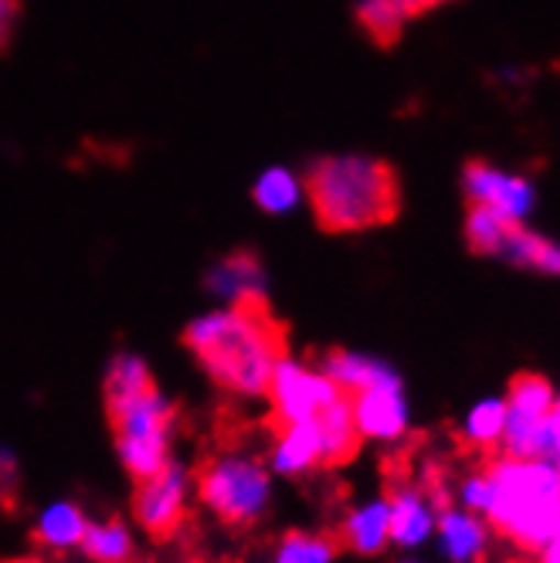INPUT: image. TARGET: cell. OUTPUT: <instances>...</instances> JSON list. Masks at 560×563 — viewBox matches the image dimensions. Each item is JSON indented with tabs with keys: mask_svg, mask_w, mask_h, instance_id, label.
<instances>
[{
	"mask_svg": "<svg viewBox=\"0 0 560 563\" xmlns=\"http://www.w3.org/2000/svg\"><path fill=\"white\" fill-rule=\"evenodd\" d=\"M557 387L534 371L516 374L506 384V428L499 452L506 459H547L553 462V434H550V411H553Z\"/></svg>",
	"mask_w": 560,
	"mask_h": 563,
	"instance_id": "obj_6",
	"label": "cell"
},
{
	"mask_svg": "<svg viewBox=\"0 0 560 563\" xmlns=\"http://www.w3.org/2000/svg\"><path fill=\"white\" fill-rule=\"evenodd\" d=\"M353 421L360 438L371 441H402L411 428V408L405 397V380H387L367 390L350 394Z\"/></svg>",
	"mask_w": 560,
	"mask_h": 563,
	"instance_id": "obj_10",
	"label": "cell"
},
{
	"mask_svg": "<svg viewBox=\"0 0 560 563\" xmlns=\"http://www.w3.org/2000/svg\"><path fill=\"white\" fill-rule=\"evenodd\" d=\"M486 522L519 553L537 556L560 527V468L547 459L493 455Z\"/></svg>",
	"mask_w": 560,
	"mask_h": 563,
	"instance_id": "obj_3",
	"label": "cell"
},
{
	"mask_svg": "<svg viewBox=\"0 0 560 563\" xmlns=\"http://www.w3.org/2000/svg\"><path fill=\"white\" fill-rule=\"evenodd\" d=\"M316 428V441H319V468H340L350 459H356L364 438L356 431L353 421V405H350V394H340L333 405H327L312 418Z\"/></svg>",
	"mask_w": 560,
	"mask_h": 563,
	"instance_id": "obj_13",
	"label": "cell"
},
{
	"mask_svg": "<svg viewBox=\"0 0 560 563\" xmlns=\"http://www.w3.org/2000/svg\"><path fill=\"white\" fill-rule=\"evenodd\" d=\"M516 224L506 221L503 214L490 211V208H479V205H469V214H465V245L475 252V255H486V258H496L506 234L513 231Z\"/></svg>",
	"mask_w": 560,
	"mask_h": 563,
	"instance_id": "obj_23",
	"label": "cell"
},
{
	"mask_svg": "<svg viewBox=\"0 0 560 563\" xmlns=\"http://www.w3.org/2000/svg\"><path fill=\"white\" fill-rule=\"evenodd\" d=\"M387 516H391V543L402 550H418L431 543L438 509L428 493L411 478H391L387 482Z\"/></svg>",
	"mask_w": 560,
	"mask_h": 563,
	"instance_id": "obj_11",
	"label": "cell"
},
{
	"mask_svg": "<svg viewBox=\"0 0 560 563\" xmlns=\"http://www.w3.org/2000/svg\"><path fill=\"white\" fill-rule=\"evenodd\" d=\"M112 434H116V449L123 459L127 472L143 482L156 475L171 462V428H174V405L160 394L156 387L146 390L143 397L130 400V405L106 411Z\"/></svg>",
	"mask_w": 560,
	"mask_h": 563,
	"instance_id": "obj_4",
	"label": "cell"
},
{
	"mask_svg": "<svg viewBox=\"0 0 560 563\" xmlns=\"http://www.w3.org/2000/svg\"><path fill=\"white\" fill-rule=\"evenodd\" d=\"M303 194L327 234H356L391 224L402 214V180L377 156H323L303 174Z\"/></svg>",
	"mask_w": 560,
	"mask_h": 563,
	"instance_id": "obj_2",
	"label": "cell"
},
{
	"mask_svg": "<svg viewBox=\"0 0 560 563\" xmlns=\"http://www.w3.org/2000/svg\"><path fill=\"white\" fill-rule=\"evenodd\" d=\"M394 4L402 8V14L411 21V18H421V14H428V11H435V8L449 4V0H394Z\"/></svg>",
	"mask_w": 560,
	"mask_h": 563,
	"instance_id": "obj_29",
	"label": "cell"
},
{
	"mask_svg": "<svg viewBox=\"0 0 560 563\" xmlns=\"http://www.w3.org/2000/svg\"><path fill=\"white\" fill-rule=\"evenodd\" d=\"M340 543L333 533H289L278 543V563H333Z\"/></svg>",
	"mask_w": 560,
	"mask_h": 563,
	"instance_id": "obj_26",
	"label": "cell"
},
{
	"mask_svg": "<svg viewBox=\"0 0 560 563\" xmlns=\"http://www.w3.org/2000/svg\"><path fill=\"white\" fill-rule=\"evenodd\" d=\"M319 374H327L343 394H356V390H367L387 380H397V374L391 364L377 356H364V353H350V350H330L319 360Z\"/></svg>",
	"mask_w": 560,
	"mask_h": 563,
	"instance_id": "obj_16",
	"label": "cell"
},
{
	"mask_svg": "<svg viewBox=\"0 0 560 563\" xmlns=\"http://www.w3.org/2000/svg\"><path fill=\"white\" fill-rule=\"evenodd\" d=\"M136 522L153 540H171L187 519V478L177 462H167L156 475L136 482L133 493Z\"/></svg>",
	"mask_w": 560,
	"mask_h": 563,
	"instance_id": "obj_8",
	"label": "cell"
},
{
	"mask_svg": "<svg viewBox=\"0 0 560 563\" xmlns=\"http://www.w3.org/2000/svg\"><path fill=\"white\" fill-rule=\"evenodd\" d=\"M343 390L319 371H309L296 360H283V364L275 367L272 374V387H268V397H272V415H268V424H272V434L283 431L289 424H306L312 421L319 411L340 397Z\"/></svg>",
	"mask_w": 560,
	"mask_h": 563,
	"instance_id": "obj_7",
	"label": "cell"
},
{
	"mask_svg": "<svg viewBox=\"0 0 560 563\" xmlns=\"http://www.w3.org/2000/svg\"><path fill=\"white\" fill-rule=\"evenodd\" d=\"M503 428H506V400H503V394H493V397H479L462 415L455 434L469 452L496 455L499 441H503Z\"/></svg>",
	"mask_w": 560,
	"mask_h": 563,
	"instance_id": "obj_17",
	"label": "cell"
},
{
	"mask_svg": "<svg viewBox=\"0 0 560 563\" xmlns=\"http://www.w3.org/2000/svg\"><path fill=\"white\" fill-rule=\"evenodd\" d=\"M275 452L272 462L278 472L286 475H299L309 468H319V441H316V428L312 421L306 424H289L283 431H275Z\"/></svg>",
	"mask_w": 560,
	"mask_h": 563,
	"instance_id": "obj_19",
	"label": "cell"
},
{
	"mask_svg": "<svg viewBox=\"0 0 560 563\" xmlns=\"http://www.w3.org/2000/svg\"><path fill=\"white\" fill-rule=\"evenodd\" d=\"M340 550H353L356 556H381L391 547V516L387 499H371L343 516L340 530L333 533Z\"/></svg>",
	"mask_w": 560,
	"mask_h": 563,
	"instance_id": "obj_15",
	"label": "cell"
},
{
	"mask_svg": "<svg viewBox=\"0 0 560 563\" xmlns=\"http://www.w3.org/2000/svg\"><path fill=\"white\" fill-rule=\"evenodd\" d=\"M11 563H31V560H11Z\"/></svg>",
	"mask_w": 560,
	"mask_h": 563,
	"instance_id": "obj_33",
	"label": "cell"
},
{
	"mask_svg": "<svg viewBox=\"0 0 560 563\" xmlns=\"http://www.w3.org/2000/svg\"><path fill=\"white\" fill-rule=\"evenodd\" d=\"M356 24L367 31V37L377 48H394L402 42L405 31V14L394 0H356Z\"/></svg>",
	"mask_w": 560,
	"mask_h": 563,
	"instance_id": "obj_22",
	"label": "cell"
},
{
	"mask_svg": "<svg viewBox=\"0 0 560 563\" xmlns=\"http://www.w3.org/2000/svg\"><path fill=\"white\" fill-rule=\"evenodd\" d=\"M499 262H509L516 268H534V272H543V275H560V241H547L534 231H527L524 224H516L503 249L496 255Z\"/></svg>",
	"mask_w": 560,
	"mask_h": 563,
	"instance_id": "obj_18",
	"label": "cell"
},
{
	"mask_svg": "<svg viewBox=\"0 0 560 563\" xmlns=\"http://www.w3.org/2000/svg\"><path fill=\"white\" fill-rule=\"evenodd\" d=\"M462 190L469 197V205L490 208L513 224H524V218L537 205V194H534L530 180L496 170V167L483 164V159H472V164L462 170Z\"/></svg>",
	"mask_w": 560,
	"mask_h": 563,
	"instance_id": "obj_9",
	"label": "cell"
},
{
	"mask_svg": "<svg viewBox=\"0 0 560 563\" xmlns=\"http://www.w3.org/2000/svg\"><path fill=\"white\" fill-rule=\"evenodd\" d=\"M452 499L455 506L475 512V516H486V506H490V478H486V468H472L459 478V486L452 489Z\"/></svg>",
	"mask_w": 560,
	"mask_h": 563,
	"instance_id": "obj_27",
	"label": "cell"
},
{
	"mask_svg": "<svg viewBox=\"0 0 560 563\" xmlns=\"http://www.w3.org/2000/svg\"><path fill=\"white\" fill-rule=\"evenodd\" d=\"M397 563H425V560H418V556H405V560H397Z\"/></svg>",
	"mask_w": 560,
	"mask_h": 563,
	"instance_id": "obj_32",
	"label": "cell"
},
{
	"mask_svg": "<svg viewBox=\"0 0 560 563\" xmlns=\"http://www.w3.org/2000/svg\"><path fill=\"white\" fill-rule=\"evenodd\" d=\"M156 384H153L143 360L133 356V353H119L109 364V374H106V411L130 405V400L143 397Z\"/></svg>",
	"mask_w": 560,
	"mask_h": 563,
	"instance_id": "obj_20",
	"label": "cell"
},
{
	"mask_svg": "<svg viewBox=\"0 0 560 563\" xmlns=\"http://www.w3.org/2000/svg\"><path fill=\"white\" fill-rule=\"evenodd\" d=\"M205 289L228 299V302L249 299V296H265V265H262L259 252L234 249L224 258H218L205 275Z\"/></svg>",
	"mask_w": 560,
	"mask_h": 563,
	"instance_id": "obj_14",
	"label": "cell"
},
{
	"mask_svg": "<svg viewBox=\"0 0 560 563\" xmlns=\"http://www.w3.org/2000/svg\"><path fill=\"white\" fill-rule=\"evenodd\" d=\"M550 434H553V465L560 468V390L553 397V411H550Z\"/></svg>",
	"mask_w": 560,
	"mask_h": 563,
	"instance_id": "obj_30",
	"label": "cell"
},
{
	"mask_svg": "<svg viewBox=\"0 0 560 563\" xmlns=\"http://www.w3.org/2000/svg\"><path fill=\"white\" fill-rule=\"evenodd\" d=\"M83 550L96 560V563H133V540L127 533V527L119 519L99 522V527H86L83 537Z\"/></svg>",
	"mask_w": 560,
	"mask_h": 563,
	"instance_id": "obj_25",
	"label": "cell"
},
{
	"mask_svg": "<svg viewBox=\"0 0 560 563\" xmlns=\"http://www.w3.org/2000/svg\"><path fill=\"white\" fill-rule=\"evenodd\" d=\"M184 346L224 390L265 397L275 367L289 356V330L272 312L268 296H249L194 319L184 330Z\"/></svg>",
	"mask_w": 560,
	"mask_h": 563,
	"instance_id": "obj_1",
	"label": "cell"
},
{
	"mask_svg": "<svg viewBox=\"0 0 560 563\" xmlns=\"http://www.w3.org/2000/svg\"><path fill=\"white\" fill-rule=\"evenodd\" d=\"M197 493L228 527H249L268 503V472L249 455H211L197 465Z\"/></svg>",
	"mask_w": 560,
	"mask_h": 563,
	"instance_id": "obj_5",
	"label": "cell"
},
{
	"mask_svg": "<svg viewBox=\"0 0 560 563\" xmlns=\"http://www.w3.org/2000/svg\"><path fill=\"white\" fill-rule=\"evenodd\" d=\"M21 14H24V0H0V55L14 45Z\"/></svg>",
	"mask_w": 560,
	"mask_h": 563,
	"instance_id": "obj_28",
	"label": "cell"
},
{
	"mask_svg": "<svg viewBox=\"0 0 560 563\" xmlns=\"http://www.w3.org/2000/svg\"><path fill=\"white\" fill-rule=\"evenodd\" d=\"M537 560H540V563H560V527H557V533L547 540V547L537 553Z\"/></svg>",
	"mask_w": 560,
	"mask_h": 563,
	"instance_id": "obj_31",
	"label": "cell"
},
{
	"mask_svg": "<svg viewBox=\"0 0 560 563\" xmlns=\"http://www.w3.org/2000/svg\"><path fill=\"white\" fill-rule=\"evenodd\" d=\"M493 540L496 533L486 522V516H475L455 503L438 509L431 543L446 563H483L490 556Z\"/></svg>",
	"mask_w": 560,
	"mask_h": 563,
	"instance_id": "obj_12",
	"label": "cell"
},
{
	"mask_svg": "<svg viewBox=\"0 0 560 563\" xmlns=\"http://www.w3.org/2000/svg\"><path fill=\"white\" fill-rule=\"evenodd\" d=\"M86 516L83 509H75L72 503H58L52 506L34 527V543L45 547V550H68L75 543H83L86 537Z\"/></svg>",
	"mask_w": 560,
	"mask_h": 563,
	"instance_id": "obj_21",
	"label": "cell"
},
{
	"mask_svg": "<svg viewBox=\"0 0 560 563\" xmlns=\"http://www.w3.org/2000/svg\"><path fill=\"white\" fill-rule=\"evenodd\" d=\"M299 197H303V184L283 170V167H272L265 170L255 187H252V200L265 211V214H286L299 205Z\"/></svg>",
	"mask_w": 560,
	"mask_h": 563,
	"instance_id": "obj_24",
	"label": "cell"
}]
</instances>
